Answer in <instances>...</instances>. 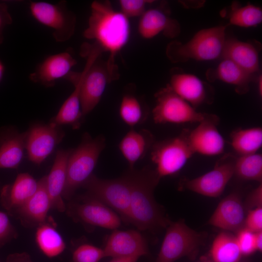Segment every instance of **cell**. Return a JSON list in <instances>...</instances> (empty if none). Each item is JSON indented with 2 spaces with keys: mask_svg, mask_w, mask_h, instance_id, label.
I'll use <instances>...</instances> for the list:
<instances>
[{
  "mask_svg": "<svg viewBox=\"0 0 262 262\" xmlns=\"http://www.w3.org/2000/svg\"><path fill=\"white\" fill-rule=\"evenodd\" d=\"M6 262H32L29 255L25 252L15 253L9 255Z\"/></svg>",
  "mask_w": 262,
  "mask_h": 262,
  "instance_id": "cell-41",
  "label": "cell"
},
{
  "mask_svg": "<svg viewBox=\"0 0 262 262\" xmlns=\"http://www.w3.org/2000/svg\"><path fill=\"white\" fill-rule=\"evenodd\" d=\"M16 236V229L8 215L0 211V248Z\"/></svg>",
  "mask_w": 262,
  "mask_h": 262,
  "instance_id": "cell-37",
  "label": "cell"
},
{
  "mask_svg": "<svg viewBox=\"0 0 262 262\" xmlns=\"http://www.w3.org/2000/svg\"><path fill=\"white\" fill-rule=\"evenodd\" d=\"M82 200L69 206L68 214L74 220L108 229H115L120 226V216L103 203L87 196Z\"/></svg>",
  "mask_w": 262,
  "mask_h": 262,
  "instance_id": "cell-12",
  "label": "cell"
},
{
  "mask_svg": "<svg viewBox=\"0 0 262 262\" xmlns=\"http://www.w3.org/2000/svg\"><path fill=\"white\" fill-rule=\"evenodd\" d=\"M219 118L209 114L194 129L189 130L188 138L195 154L213 156L222 154L225 141L217 129Z\"/></svg>",
  "mask_w": 262,
  "mask_h": 262,
  "instance_id": "cell-14",
  "label": "cell"
},
{
  "mask_svg": "<svg viewBox=\"0 0 262 262\" xmlns=\"http://www.w3.org/2000/svg\"><path fill=\"white\" fill-rule=\"evenodd\" d=\"M130 32L129 18L114 10L109 1L95 0L92 3L88 25L83 36L94 40L104 51L109 52L107 62L112 69H118L115 57L127 44Z\"/></svg>",
  "mask_w": 262,
  "mask_h": 262,
  "instance_id": "cell-1",
  "label": "cell"
},
{
  "mask_svg": "<svg viewBox=\"0 0 262 262\" xmlns=\"http://www.w3.org/2000/svg\"><path fill=\"white\" fill-rule=\"evenodd\" d=\"M26 131L18 132L12 126L0 129V169H16L26 149Z\"/></svg>",
  "mask_w": 262,
  "mask_h": 262,
  "instance_id": "cell-21",
  "label": "cell"
},
{
  "mask_svg": "<svg viewBox=\"0 0 262 262\" xmlns=\"http://www.w3.org/2000/svg\"><path fill=\"white\" fill-rule=\"evenodd\" d=\"M227 26L205 29L197 32L186 43L174 41L167 45V57L172 63L212 60L221 56L226 41Z\"/></svg>",
  "mask_w": 262,
  "mask_h": 262,
  "instance_id": "cell-4",
  "label": "cell"
},
{
  "mask_svg": "<svg viewBox=\"0 0 262 262\" xmlns=\"http://www.w3.org/2000/svg\"><path fill=\"white\" fill-rule=\"evenodd\" d=\"M255 232L246 228L240 230L236 236L242 256H248L256 251L254 243Z\"/></svg>",
  "mask_w": 262,
  "mask_h": 262,
  "instance_id": "cell-36",
  "label": "cell"
},
{
  "mask_svg": "<svg viewBox=\"0 0 262 262\" xmlns=\"http://www.w3.org/2000/svg\"><path fill=\"white\" fill-rule=\"evenodd\" d=\"M245 210L239 194L232 193L220 201L209 223L225 231L237 232L245 227Z\"/></svg>",
  "mask_w": 262,
  "mask_h": 262,
  "instance_id": "cell-15",
  "label": "cell"
},
{
  "mask_svg": "<svg viewBox=\"0 0 262 262\" xmlns=\"http://www.w3.org/2000/svg\"><path fill=\"white\" fill-rule=\"evenodd\" d=\"M189 130L184 129L178 136L153 145L151 159L161 178L178 173L195 154L189 141Z\"/></svg>",
  "mask_w": 262,
  "mask_h": 262,
  "instance_id": "cell-7",
  "label": "cell"
},
{
  "mask_svg": "<svg viewBox=\"0 0 262 262\" xmlns=\"http://www.w3.org/2000/svg\"><path fill=\"white\" fill-rule=\"evenodd\" d=\"M154 96L156 104L152 116L156 124L199 123L209 115L197 112L174 92L169 84L156 92Z\"/></svg>",
  "mask_w": 262,
  "mask_h": 262,
  "instance_id": "cell-8",
  "label": "cell"
},
{
  "mask_svg": "<svg viewBox=\"0 0 262 262\" xmlns=\"http://www.w3.org/2000/svg\"><path fill=\"white\" fill-rule=\"evenodd\" d=\"M203 240L201 233L189 228L183 221H170L156 262H174L184 256H193Z\"/></svg>",
  "mask_w": 262,
  "mask_h": 262,
  "instance_id": "cell-9",
  "label": "cell"
},
{
  "mask_svg": "<svg viewBox=\"0 0 262 262\" xmlns=\"http://www.w3.org/2000/svg\"><path fill=\"white\" fill-rule=\"evenodd\" d=\"M236 158L231 153L224 154L210 171L194 179L181 180L180 188L209 197L220 196L234 175Z\"/></svg>",
  "mask_w": 262,
  "mask_h": 262,
  "instance_id": "cell-11",
  "label": "cell"
},
{
  "mask_svg": "<svg viewBox=\"0 0 262 262\" xmlns=\"http://www.w3.org/2000/svg\"><path fill=\"white\" fill-rule=\"evenodd\" d=\"M169 86L178 95L194 108L213 99L209 85L195 75L176 73L171 77Z\"/></svg>",
  "mask_w": 262,
  "mask_h": 262,
  "instance_id": "cell-18",
  "label": "cell"
},
{
  "mask_svg": "<svg viewBox=\"0 0 262 262\" xmlns=\"http://www.w3.org/2000/svg\"><path fill=\"white\" fill-rule=\"evenodd\" d=\"M234 175L242 180H254L262 183V154L256 153L236 157Z\"/></svg>",
  "mask_w": 262,
  "mask_h": 262,
  "instance_id": "cell-31",
  "label": "cell"
},
{
  "mask_svg": "<svg viewBox=\"0 0 262 262\" xmlns=\"http://www.w3.org/2000/svg\"><path fill=\"white\" fill-rule=\"evenodd\" d=\"M262 76L259 77V82H258V90L260 96H262Z\"/></svg>",
  "mask_w": 262,
  "mask_h": 262,
  "instance_id": "cell-45",
  "label": "cell"
},
{
  "mask_svg": "<svg viewBox=\"0 0 262 262\" xmlns=\"http://www.w3.org/2000/svg\"><path fill=\"white\" fill-rule=\"evenodd\" d=\"M206 74L210 81L217 79L233 85L236 92L241 95L248 92L252 80L251 75L228 59H224L215 69H209Z\"/></svg>",
  "mask_w": 262,
  "mask_h": 262,
  "instance_id": "cell-27",
  "label": "cell"
},
{
  "mask_svg": "<svg viewBox=\"0 0 262 262\" xmlns=\"http://www.w3.org/2000/svg\"><path fill=\"white\" fill-rule=\"evenodd\" d=\"M65 135L60 126L51 123L36 124L26 131V149L29 159L41 164L53 151Z\"/></svg>",
  "mask_w": 262,
  "mask_h": 262,
  "instance_id": "cell-13",
  "label": "cell"
},
{
  "mask_svg": "<svg viewBox=\"0 0 262 262\" xmlns=\"http://www.w3.org/2000/svg\"><path fill=\"white\" fill-rule=\"evenodd\" d=\"M12 16L8 12V6L4 2H0V44L3 39V31L5 28L12 24Z\"/></svg>",
  "mask_w": 262,
  "mask_h": 262,
  "instance_id": "cell-40",
  "label": "cell"
},
{
  "mask_svg": "<svg viewBox=\"0 0 262 262\" xmlns=\"http://www.w3.org/2000/svg\"><path fill=\"white\" fill-rule=\"evenodd\" d=\"M46 180V176L38 181L34 194L14 213L25 225L38 226L49 219L48 214L51 204Z\"/></svg>",
  "mask_w": 262,
  "mask_h": 262,
  "instance_id": "cell-19",
  "label": "cell"
},
{
  "mask_svg": "<svg viewBox=\"0 0 262 262\" xmlns=\"http://www.w3.org/2000/svg\"><path fill=\"white\" fill-rule=\"evenodd\" d=\"M103 52V49L95 42L82 46L81 54L86 59L80 90L83 116L90 113L99 103L108 84L119 78L118 71L112 70L107 61L100 59Z\"/></svg>",
  "mask_w": 262,
  "mask_h": 262,
  "instance_id": "cell-3",
  "label": "cell"
},
{
  "mask_svg": "<svg viewBox=\"0 0 262 262\" xmlns=\"http://www.w3.org/2000/svg\"><path fill=\"white\" fill-rule=\"evenodd\" d=\"M103 257H105L103 249L92 245L83 244L73 251L72 262H98Z\"/></svg>",
  "mask_w": 262,
  "mask_h": 262,
  "instance_id": "cell-34",
  "label": "cell"
},
{
  "mask_svg": "<svg viewBox=\"0 0 262 262\" xmlns=\"http://www.w3.org/2000/svg\"><path fill=\"white\" fill-rule=\"evenodd\" d=\"M76 64V60L68 52L51 55L37 66L29 78L34 82L52 87L57 80L65 78Z\"/></svg>",
  "mask_w": 262,
  "mask_h": 262,
  "instance_id": "cell-17",
  "label": "cell"
},
{
  "mask_svg": "<svg viewBox=\"0 0 262 262\" xmlns=\"http://www.w3.org/2000/svg\"><path fill=\"white\" fill-rule=\"evenodd\" d=\"M103 249L105 257H137L148 253L146 241L142 234L134 230L116 229L109 236Z\"/></svg>",
  "mask_w": 262,
  "mask_h": 262,
  "instance_id": "cell-16",
  "label": "cell"
},
{
  "mask_svg": "<svg viewBox=\"0 0 262 262\" xmlns=\"http://www.w3.org/2000/svg\"><path fill=\"white\" fill-rule=\"evenodd\" d=\"M138 30L144 38L150 39L161 32L169 38H174L180 33L179 22L170 17L163 10L154 8L145 11L141 16Z\"/></svg>",
  "mask_w": 262,
  "mask_h": 262,
  "instance_id": "cell-22",
  "label": "cell"
},
{
  "mask_svg": "<svg viewBox=\"0 0 262 262\" xmlns=\"http://www.w3.org/2000/svg\"><path fill=\"white\" fill-rule=\"evenodd\" d=\"M254 243L256 251H262V231L255 233Z\"/></svg>",
  "mask_w": 262,
  "mask_h": 262,
  "instance_id": "cell-42",
  "label": "cell"
},
{
  "mask_svg": "<svg viewBox=\"0 0 262 262\" xmlns=\"http://www.w3.org/2000/svg\"><path fill=\"white\" fill-rule=\"evenodd\" d=\"M245 228L253 232L262 230V208L249 210L245 219Z\"/></svg>",
  "mask_w": 262,
  "mask_h": 262,
  "instance_id": "cell-38",
  "label": "cell"
},
{
  "mask_svg": "<svg viewBox=\"0 0 262 262\" xmlns=\"http://www.w3.org/2000/svg\"><path fill=\"white\" fill-rule=\"evenodd\" d=\"M30 11L38 22L53 30V36L57 42L68 40L76 27L75 14L68 9L65 0L56 4L45 1L31 2Z\"/></svg>",
  "mask_w": 262,
  "mask_h": 262,
  "instance_id": "cell-10",
  "label": "cell"
},
{
  "mask_svg": "<svg viewBox=\"0 0 262 262\" xmlns=\"http://www.w3.org/2000/svg\"><path fill=\"white\" fill-rule=\"evenodd\" d=\"M85 69L81 73L71 72L66 79L74 85V90L62 105L57 114L50 123L56 126L70 125L73 129H77L81 126L83 118L80 101V90Z\"/></svg>",
  "mask_w": 262,
  "mask_h": 262,
  "instance_id": "cell-23",
  "label": "cell"
},
{
  "mask_svg": "<svg viewBox=\"0 0 262 262\" xmlns=\"http://www.w3.org/2000/svg\"></svg>",
  "mask_w": 262,
  "mask_h": 262,
  "instance_id": "cell-47",
  "label": "cell"
},
{
  "mask_svg": "<svg viewBox=\"0 0 262 262\" xmlns=\"http://www.w3.org/2000/svg\"><path fill=\"white\" fill-rule=\"evenodd\" d=\"M230 144L239 156L257 153L262 146V128H239L230 133Z\"/></svg>",
  "mask_w": 262,
  "mask_h": 262,
  "instance_id": "cell-30",
  "label": "cell"
},
{
  "mask_svg": "<svg viewBox=\"0 0 262 262\" xmlns=\"http://www.w3.org/2000/svg\"><path fill=\"white\" fill-rule=\"evenodd\" d=\"M109 262H136L138 258L137 257H116L112 258Z\"/></svg>",
  "mask_w": 262,
  "mask_h": 262,
  "instance_id": "cell-43",
  "label": "cell"
},
{
  "mask_svg": "<svg viewBox=\"0 0 262 262\" xmlns=\"http://www.w3.org/2000/svg\"><path fill=\"white\" fill-rule=\"evenodd\" d=\"M105 146L103 136L93 138L88 133L84 134L81 143L71 150L68 158L63 198L70 199L76 190L93 175Z\"/></svg>",
  "mask_w": 262,
  "mask_h": 262,
  "instance_id": "cell-5",
  "label": "cell"
},
{
  "mask_svg": "<svg viewBox=\"0 0 262 262\" xmlns=\"http://www.w3.org/2000/svg\"><path fill=\"white\" fill-rule=\"evenodd\" d=\"M221 57L234 62L251 75L259 71L258 51L248 43L234 38L226 39Z\"/></svg>",
  "mask_w": 262,
  "mask_h": 262,
  "instance_id": "cell-26",
  "label": "cell"
},
{
  "mask_svg": "<svg viewBox=\"0 0 262 262\" xmlns=\"http://www.w3.org/2000/svg\"><path fill=\"white\" fill-rule=\"evenodd\" d=\"M201 262H213L212 261V260H208V261H203Z\"/></svg>",
  "mask_w": 262,
  "mask_h": 262,
  "instance_id": "cell-46",
  "label": "cell"
},
{
  "mask_svg": "<svg viewBox=\"0 0 262 262\" xmlns=\"http://www.w3.org/2000/svg\"><path fill=\"white\" fill-rule=\"evenodd\" d=\"M48 220L37 226L35 238L40 251L47 257L52 258L62 253L66 245L53 223Z\"/></svg>",
  "mask_w": 262,
  "mask_h": 262,
  "instance_id": "cell-28",
  "label": "cell"
},
{
  "mask_svg": "<svg viewBox=\"0 0 262 262\" xmlns=\"http://www.w3.org/2000/svg\"><path fill=\"white\" fill-rule=\"evenodd\" d=\"M151 2L147 0H120V12L128 18L141 16L146 11V5Z\"/></svg>",
  "mask_w": 262,
  "mask_h": 262,
  "instance_id": "cell-35",
  "label": "cell"
},
{
  "mask_svg": "<svg viewBox=\"0 0 262 262\" xmlns=\"http://www.w3.org/2000/svg\"><path fill=\"white\" fill-rule=\"evenodd\" d=\"M38 182L27 173H20L12 183L2 188L0 200L2 206L14 213L36 192Z\"/></svg>",
  "mask_w": 262,
  "mask_h": 262,
  "instance_id": "cell-20",
  "label": "cell"
},
{
  "mask_svg": "<svg viewBox=\"0 0 262 262\" xmlns=\"http://www.w3.org/2000/svg\"><path fill=\"white\" fill-rule=\"evenodd\" d=\"M131 182L129 223L140 230L166 228L169 221L155 200L153 192L161 178L155 169L146 167L130 169Z\"/></svg>",
  "mask_w": 262,
  "mask_h": 262,
  "instance_id": "cell-2",
  "label": "cell"
},
{
  "mask_svg": "<svg viewBox=\"0 0 262 262\" xmlns=\"http://www.w3.org/2000/svg\"><path fill=\"white\" fill-rule=\"evenodd\" d=\"M262 21L261 9L251 4L242 7L233 6L229 16V24L243 27L255 26Z\"/></svg>",
  "mask_w": 262,
  "mask_h": 262,
  "instance_id": "cell-33",
  "label": "cell"
},
{
  "mask_svg": "<svg viewBox=\"0 0 262 262\" xmlns=\"http://www.w3.org/2000/svg\"><path fill=\"white\" fill-rule=\"evenodd\" d=\"M4 72V66L2 62L0 60V82L2 79Z\"/></svg>",
  "mask_w": 262,
  "mask_h": 262,
  "instance_id": "cell-44",
  "label": "cell"
},
{
  "mask_svg": "<svg viewBox=\"0 0 262 262\" xmlns=\"http://www.w3.org/2000/svg\"><path fill=\"white\" fill-rule=\"evenodd\" d=\"M82 186L87 190L86 196L115 211L123 221L129 223L131 182L128 173L112 180L100 179L93 174Z\"/></svg>",
  "mask_w": 262,
  "mask_h": 262,
  "instance_id": "cell-6",
  "label": "cell"
},
{
  "mask_svg": "<svg viewBox=\"0 0 262 262\" xmlns=\"http://www.w3.org/2000/svg\"><path fill=\"white\" fill-rule=\"evenodd\" d=\"M245 209L250 210L262 206V184L261 183L248 195L246 199Z\"/></svg>",
  "mask_w": 262,
  "mask_h": 262,
  "instance_id": "cell-39",
  "label": "cell"
},
{
  "mask_svg": "<svg viewBox=\"0 0 262 262\" xmlns=\"http://www.w3.org/2000/svg\"><path fill=\"white\" fill-rule=\"evenodd\" d=\"M119 115L122 121L133 127L142 123L147 119V113L143 111L139 100L131 95H124L119 107Z\"/></svg>",
  "mask_w": 262,
  "mask_h": 262,
  "instance_id": "cell-32",
  "label": "cell"
},
{
  "mask_svg": "<svg viewBox=\"0 0 262 262\" xmlns=\"http://www.w3.org/2000/svg\"><path fill=\"white\" fill-rule=\"evenodd\" d=\"M71 151V150H58L50 171L46 176L51 209L60 212H64L66 209L63 194L66 182L67 162Z\"/></svg>",
  "mask_w": 262,
  "mask_h": 262,
  "instance_id": "cell-24",
  "label": "cell"
},
{
  "mask_svg": "<svg viewBox=\"0 0 262 262\" xmlns=\"http://www.w3.org/2000/svg\"><path fill=\"white\" fill-rule=\"evenodd\" d=\"M155 142L153 134L146 129H131L125 135L120 142L119 148L130 169H133L136 163L145 157Z\"/></svg>",
  "mask_w": 262,
  "mask_h": 262,
  "instance_id": "cell-25",
  "label": "cell"
},
{
  "mask_svg": "<svg viewBox=\"0 0 262 262\" xmlns=\"http://www.w3.org/2000/svg\"><path fill=\"white\" fill-rule=\"evenodd\" d=\"M210 255L213 262H238L242 254L236 236L229 231L220 232L213 241Z\"/></svg>",
  "mask_w": 262,
  "mask_h": 262,
  "instance_id": "cell-29",
  "label": "cell"
}]
</instances>
